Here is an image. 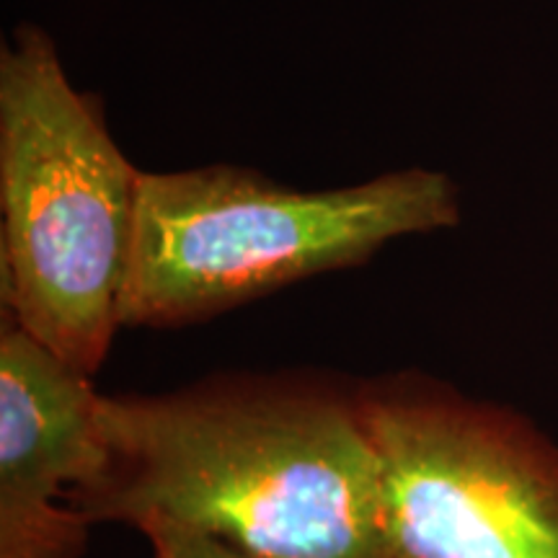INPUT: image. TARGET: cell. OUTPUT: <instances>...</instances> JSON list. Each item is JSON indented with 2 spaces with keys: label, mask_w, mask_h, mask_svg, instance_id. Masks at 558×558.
I'll use <instances>...</instances> for the list:
<instances>
[{
  "label": "cell",
  "mask_w": 558,
  "mask_h": 558,
  "mask_svg": "<svg viewBox=\"0 0 558 558\" xmlns=\"http://www.w3.org/2000/svg\"><path fill=\"white\" fill-rule=\"evenodd\" d=\"M96 393L78 373L3 316L0 333V558H81L75 509L101 465Z\"/></svg>",
  "instance_id": "5"
},
{
  "label": "cell",
  "mask_w": 558,
  "mask_h": 558,
  "mask_svg": "<svg viewBox=\"0 0 558 558\" xmlns=\"http://www.w3.org/2000/svg\"><path fill=\"white\" fill-rule=\"evenodd\" d=\"M140 530L150 541L153 558H248L226 543L169 520H153Z\"/></svg>",
  "instance_id": "6"
},
{
  "label": "cell",
  "mask_w": 558,
  "mask_h": 558,
  "mask_svg": "<svg viewBox=\"0 0 558 558\" xmlns=\"http://www.w3.org/2000/svg\"><path fill=\"white\" fill-rule=\"evenodd\" d=\"M390 558H558V445L424 373L357 383Z\"/></svg>",
  "instance_id": "4"
},
{
  "label": "cell",
  "mask_w": 558,
  "mask_h": 558,
  "mask_svg": "<svg viewBox=\"0 0 558 558\" xmlns=\"http://www.w3.org/2000/svg\"><path fill=\"white\" fill-rule=\"evenodd\" d=\"M140 173L37 24L0 47L3 316L94 378L122 329Z\"/></svg>",
  "instance_id": "2"
},
{
  "label": "cell",
  "mask_w": 558,
  "mask_h": 558,
  "mask_svg": "<svg viewBox=\"0 0 558 558\" xmlns=\"http://www.w3.org/2000/svg\"><path fill=\"white\" fill-rule=\"evenodd\" d=\"M86 525L169 520L248 558H390L357 386L308 373L215 375L96 401Z\"/></svg>",
  "instance_id": "1"
},
{
  "label": "cell",
  "mask_w": 558,
  "mask_h": 558,
  "mask_svg": "<svg viewBox=\"0 0 558 558\" xmlns=\"http://www.w3.org/2000/svg\"><path fill=\"white\" fill-rule=\"evenodd\" d=\"M458 222L456 181L422 166L320 192L230 163L143 171L122 326L202 324L300 279L360 267L403 235Z\"/></svg>",
  "instance_id": "3"
}]
</instances>
